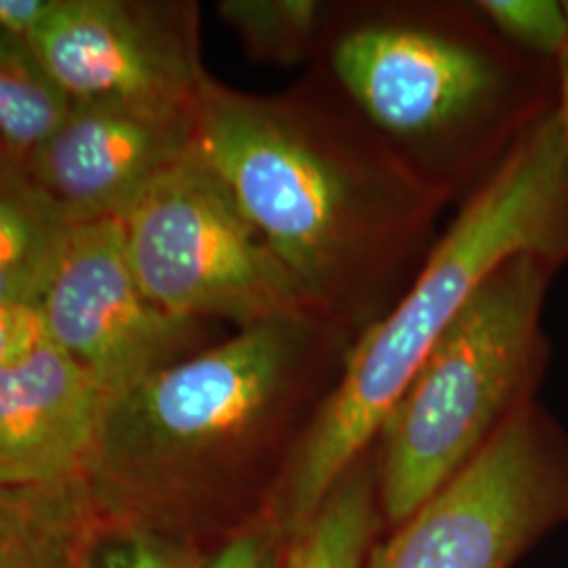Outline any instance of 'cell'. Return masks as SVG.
<instances>
[{
  "mask_svg": "<svg viewBox=\"0 0 568 568\" xmlns=\"http://www.w3.org/2000/svg\"><path fill=\"white\" fill-rule=\"evenodd\" d=\"M77 224L0 145V307L37 310Z\"/></svg>",
  "mask_w": 568,
  "mask_h": 568,
  "instance_id": "7c38bea8",
  "label": "cell"
},
{
  "mask_svg": "<svg viewBox=\"0 0 568 568\" xmlns=\"http://www.w3.org/2000/svg\"><path fill=\"white\" fill-rule=\"evenodd\" d=\"M194 145L314 312L354 339L405 295L448 203L318 63L276 93L206 77Z\"/></svg>",
  "mask_w": 568,
  "mask_h": 568,
  "instance_id": "6da1fadb",
  "label": "cell"
},
{
  "mask_svg": "<svg viewBox=\"0 0 568 568\" xmlns=\"http://www.w3.org/2000/svg\"><path fill=\"white\" fill-rule=\"evenodd\" d=\"M60 2L61 0H0V32L30 47L41 34L47 21L55 16Z\"/></svg>",
  "mask_w": 568,
  "mask_h": 568,
  "instance_id": "ffe728a7",
  "label": "cell"
},
{
  "mask_svg": "<svg viewBox=\"0 0 568 568\" xmlns=\"http://www.w3.org/2000/svg\"><path fill=\"white\" fill-rule=\"evenodd\" d=\"M217 13L251 60L278 68H310L321 53L328 2L222 0Z\"/></svg>",
  "mask_w": 568,
  "mask_h": 568,
  "instance_id": "2e32d148",
  "label": "cell"
},
{
  "mask_svg": "<svg viewBox=\"0 0 568 568\" xmlns=\"http://www.w3.org/2000/svg\"><path fill=\"white\" fill-rule=\"evenodd\" d=\"M100 520L87 478L49 487L0 485V568H87Z\"/></svg>",
  "mask_w": 568,
  "mask_h": 568,
  "instance_id": "4fadbf2b",
  "label": "cell"
},
{
  "mask_svg": "<svg viewBox=\"0 0 568 568\" xmlns=\"http://www.w3.org/2000/svg\"><path fill=\"white\" fill-rule=\"evenodd\" d=\"M44 337L110 396L217 342L215 325L152 304L129 260L122 220L77 225L37 307Z\"/></svg>",
  "mask_w": 568,
  "mask_h": 568,
  "instance_id": "9c48e42d",
  "label": "cell"
},
{
  "mask_svg": "<svg viewBox=\"0 0 568 568\" xmlns=\"http://www.w3.org/2000/svg\"><path fill=\"white\" fill-rule=\"evenodd\" d=\"M560 265L506 260L432 347L377 436L379 506L403 525L535 403L549 363L544 307Z\"/></svg>",
  "mask_w": 568,
  "mask_h": 568,
  "instance_id": "5b68a950",
  "label": "cell"
},
{
  "mask_svg": "<svg viewBox=\"0 0 568 568\" xmlns=\"http://www.w3.org/2000/svg\"><path fill=\"white\" fill-rule=\"evenodd\" d=\"M108 405L100 384L47 337L0 365V485L87 478Z\"/></svg>",
  "mask_w": 568,
  "mask_h": 568,
  "instance_id": "8fae6325",
  "label": "cell"
},
{
  "mask_svg": "<svg viewBox=\"0 0 568 568\" xmlns=\"http://www.w3.org/2000/svg\"><path fill=\"white\" fill-rule=\"evenodd\" d=\"M194 142V116L126 105H72L23 161L77 225L124 220L152 182Z\"/></svg>",
  "mask_w": 568,
  "mask_h": 568,
  "instance_id": "30bf717a",
  "label": "cell"
},
{
  "mask_svg": "<svg viewBox=\"0 0 568 568\" xmlns=\"http://www.w3.org/2000/svg\"><path fill=\"white\" fill-rule=\"evenodd\" d=\"M379 471L373 447L328 493L307 527L288 539L278 568H363L377 527Z\"/></svg>",
  "mask_w": 568,
  "mask_h": 568,
  "instance_id": "5bb4252c",
  "label": "cell"
},
{
  "mask_svg": "<svg viewBox=\"0 0 568 568\" xmlns=\"http://www.w3.org/2000/svg\"><path fill=\"white\" fill-rule=\"evenodd\" d=\"M122 224L143 293L171 316L236 331L318 316L194 142Z\"/></svg>",
  "mask_w": 568,
  "mask_h": 568,
  "instance_id": "8992f818",
  "label": "cell"
},
{
  "mask_svg": "<svg viewBox=\"0 0 568 568\" xmlns=\"http://www.w3.org/2000/svg\"><path fill=\"white\" fill-rule=\"evenodd\" d=\"M318 63L448 204L556 110L554 61L504 41L471 2H328Z\"/></svg>",
  "mask_w": 568,
  "mask_h": 568,
  "instance_id": "3957f363",
  "label": "cell"
},
{
  "mask_svg": "<svg viewBox=\"0 0 568 568\" xmlns=\"http://www.w3.org/2000/svg\"><path fill=\"white\" fill-rule=\"evenodd\" d=\"M70 110L72 102L37 53L0 32V145L28 161Z\"/></svg>",
  "mask_w": 568,
  "mask_h": 568,
  "instance_id": "9a60e30c",
  "label": "cell"
},
{
  "mask_svg": "<svg viewBox=\"0 0 568 568\" xmlns=\"http://www.w3.org/2000/svg\"><path fill=\"white\" fill-rule=\"evenodd\" d=\"M44 337L37 310L0 307V365L30 352Z\"/></svg>",
  "mask_w": 568,
  "mask_h": 568,
  "instance_id": "44dd1931",
  "label": "cell"
},
{
  "mask_svg": "<svg viewBox=\"0 0 568 568\" xmlns=\"http://www.w3.org/2000/svg\"><path fill=\"white\" fill-rule=\"evenodd\" d=\"M474 7L504 41L532 58L556 61L567 42L562 0H474Z\"/></svg>",
  "mask_w": 568,
  "mask_h": 568,
  "instance_id": "ac0fdd59",
  "label": "cell"
},
{
  "mask_svg": "<svg viewBox=\"0 0 568 568\" xmlns=\"http://www.w3.org/2000/svg\"><path fill=\"white\" fill-rule=\"evenodd\" d=\"M568 11V0H567ZM556 65V84H558V98H556V116L562 124V131L568 142V39L560 51V55L554 61Z\"/></svg>",
  "mask_w": 568,
  "mask_h": 568,
  "instance_id": "7402d4cb",
  "label": "cell"
},
{
  "mask_svg": "<svg viewBox=\"0 0 568 568\" xmlns=\"http://www.w3.org/2000/svg\"><path fill=\"white\" fill-rule=\"evenodd\" d=\"M567 520L568 434L535 400L363 568H511Z\"/></svg>",
  "mask_w": 568,
  "mask_h": 568,
  "instance_id": "52a82bcc",
  "label": "cell"
},
{
  "mask_svg": "<svg viewBox=\"0 0 568 568\" xmlns=\"http://www.w3.org/2000/svg\"><path fill=\"white\" fill-rule=\"evenodd\" d=\"M281 532L276 523H257L234 535L203 568H278Z\"/></svg>",
  "mask_w": 568,
  "mask_h": 568,
  "instance_id": "d6986e66",
  "label": "cell"
},
{
  "mask_svg": "<svg viewBox=\"0 0 568 568\" xmlns=\"http://www.w3.org/2000/svg\"><path fill=\"white\" fill-rule=\"evenodd\" d=\"M354 337L321 316L239 328L110 400L87 483L121 518L286 466Z\"/></svg>",
  "mask_w": 568,
  "mask_h": 568,
  "instance_id": "7a4b0ae2",
  "label": "cell"
},
{
  "mask_svg": "<svg viewBox=\"0 0 568 568\" xmlns=\"http://www.w3.org/2000/svg\"><path fill=\"white\" fill-rule=\"evenodd\" d=\"M194 549L161 532L102 511L87 568H203Z\"/></svg>",
  "mask_w": 568,
  "mask_h": 568,
  "instance_id": "e0dca14e",
  "label": "cell"
},
{
  "mask_svg": "<svg viewBox=\"0 0 568 568\" xmlns=\"http://www.w3.org/2000/svg\"><path fill=\"white\" fill-rule=\"evenodd\" d=\"M30 49L72 105L194 116L209 77L192 0H61Z\"/></svg>",
  "mask_w": 568,
  "mask_h": 568,
  "instance_id": "ba28073f",
  "label": "cell"
},
{
  "mask_svg": "<svg viewBox=\"0 0 568 568\" xmlns=\"http://www.w3.org/2000/svg\"><path fill=\"white\" fill-rule=\"evenodd\" d=\"M520 253L568 262V142L556 110L459 204L405 295L349 345L337 384L276 483L272 520L283 539L314 520L476 288Z\"/></svg>",
  "mask_w": 568,
  "mask_h": 568,
  "instance_id": "277c9868",
  "label": "cell"
}]
</instances>
